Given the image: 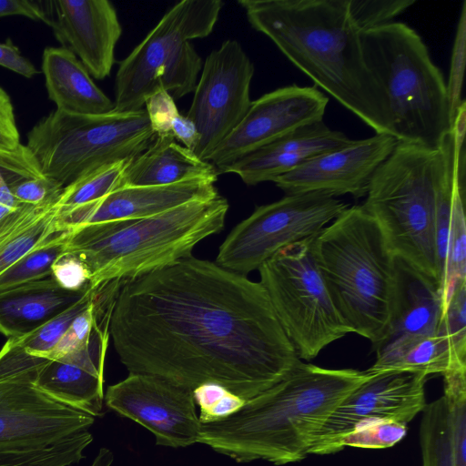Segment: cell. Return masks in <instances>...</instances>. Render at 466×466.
Here are the masks:
<instances>
[{"label": "cell", "instance_id": "obj_29", "mask_svg": "<svg viewBox=\"0 0 466 466\" xmlns=\"http://www.w3.org/2000/svg\"><path fill=\"white\" fill-rule=\"evenodd\" d=\"M68 229L34 248L0 275V290L52 276L56 260L66 252Z\"/></svg>", "mask_w": 466, "mask_h": 466}, {"label": "cell", "instance_id": "obj_42", "mask_svg": "<svg viewBox=\"0 0 466 466\" xmlns=\"http://www.w3.org/2000/svg\"><path fill=\"white\" fill-rule=\"evenodd\" d=\"M52 277L65 289L82 291L89 286L90 272L75 254L65 252L54 263Z\"/></svg>", "mask_w": 466, "mask_h": 466}, {"label": "cell", "instance_id": "obj_15", "mask_svg": "<svg viewBox=\"0 0 466 466\" xmlns=\"http://www.w3.org/2000/svg\"><path fill=\"white\" fill-rule=\"evenodd\" d=\"M328 104L329 97L316 86L290 85L266 93L251 102L208 161L218 170L303 126L322 121Z\"/></svg>", "mask_w": 466, "mask_h": 466}, {"label": "cell", "instance_id": "obj_3", "mask_svg": "<svg viewBox=\"0 0 466 466\" xmlns=\"http://www.w3.org/2000/svg\"><path fill=\"white\" fill-rule=\"evenodd\" d=\"M370 375L301 361L283 380L226 420L201 424L198 443L238 462L303 460L327 419Z\"/></svg>", "mask_w": 466, "mask_h": 466}, {"label": "cell", "instance_id": "obj_5", "mask_svg": "<svg viewBox=\"0 0 466 466\" xmlns=\"http://www.w3.org/2000/svg\"><path fill=\"white\" fill-rule=\"evenodd\" d=\"M311 248L342 319L376 350L389 333L396 283V258L378 224L361 205L348 207Z\"/></svg>", "mask_w": 466, "mask_h": 466}, {"label": "cell", "instance_id": "obj_36", "mask_svg": "<svg viewBox=\"0 0 466 466\" xmlns=\"http://www.w3.org/2000/svg\"><path fill=\"white\" fill-rule=\"evenodd\" d=\"M350 16L361 33L392 22L413 0H347Z\"/></svg>", "mask_w": 466, "mask_h": 466}, {"label": "cell", "instance_id": "obj_50", "mask_svg": "<svg viewBox=\"0 0 466 466\" xmlns=\"http://www.w3.org/2000/svg\"><path fill=\"white\" fill-rule=\"evenodd\" d=\"M451 132L453 137L455 157L464 148L466 132V101L463 99L457 109Z\"/></svg>", "mask_w": 466, "mask_h": 466}, {"label": "cell", "instance_id": "obj_6", "mask_svg": "<svg viewBox=\"0 0 466 466\" xmlns=\"http://www.w3.org/2000/svg\"><path fill=\"white\" fill-rule=\"evenodd\" d=\"M360 36L365 62L386 94L392 136L438 148L451 129L447 88L420 35L391 22Z\"/></svg>", "mask_w": 466, "mask_h": 466}, {"label": "cell", "instance_id": "obj_28", "mask_svg": "<svg viewBox=\"0 0 466 466\" xmlns=\"http://www.w3.org/2000/svg\"><path fill=\"white\" fill-rule=\"evenodd\" d=\"M57 199L42 204L26 223L0 243V275L34 248L65 229Z\"/></svg>", "mask_w": 466, "mask_h": 466}, {"label": "cell", "instance_id": "obj_21", "mask_svg": "<svg viewBox=\"0 0 466 466\" xmlns=\"http://www.w3.org/2000/svg\"><path fill=\"white\" fill-rule=\"evenodd\" d=\"M352 142L344 133L319 121L303 126L219 168L234 173L248 185L273 182L309 160Z\"/></svg>", "mask_w": 466, "mask_h": 466}, {"label": "cell", "instance_id": "obj_26", "mask_svg": "<svg viewBox=\"0 0 466 466\" xmlns=\"http://www.w3.org/2000/svg\"><path fill=\"white\" fill-rule=\"evenodd\" d=\"M375 351L376 360L366 370L369 374L410 371L428 377L466 368L456 360L442 327L435 334L403 335L388 339Z\"/></svg>", "mask_w": 466, "mask_h": 466}, {"label": "cell", "instance_id": "obj_49", "mask_svg": "<svg viewBox=\"0 0 466 466\" xmlns=\"http://www.w3.org/2000/svg\"><path fill=\"white\" fill-rule=\"evenodd\" d=\"M171 134L175 139L194 152L198 141V133L195 124L187 116L179 113L175 117L171 125Z\"/></svg>", "mask_w": 466, "mask_h": 466}, {"label": "cell", "instance_id": "obj_25", "mask_svg": "<svg viewBox=\"0 0 466 466\" xmlns=\"http://www.w3.org/2000/svg\"><path fill=\"white\" fill-rule=\"evenodd\" d=\"M218 176L213 164L177 144L172 134H166L156 136L153 143L130 161L123 187L167 186L193 179L216 182Z\"/></svg>", "mask_w": 466, "mask_h": 466}, {"label": "cell", "instance_id": "obj_38", "mask_svg": "<svg viewBox=\"0 0 466 466\" xmlns=\"http://www.w3.org/2000/svg\"><path fill=\"white\" fill-rule=\"evenodd\" d=\"M407 432V425L387 420H378L362 425L346 436L341 448L347 446L364 449H384L394 446Z\"/></svg>", "mask_w": 466, "mask_h": 466}, {"label": "cell", "instance_id": "obj_43", "mask_svg": "<svg viewBox=\"0 0 466 466\" xmlns=\"http://www.w3.org/2000/svg\"><path fill=\"white\" fill-rule=\"evenodd\" d=\"M43 175L34 157L25 147L20 145L16 149L0 150V182L6 185L22 177Z\"/></svg>", "mask_w": 466, "mask_h": 466}, {"label": "cell", "instance_id": "obj_44", "mask_svg": "<svg viewBox=\"0 0 466 466\" xmlns=\"http://www.w3.org/2000/svg\"><path fill=\"white\" fill-rule=\"evenodd\" d=\"M151 127L156 136L171 134V125L179 114L175 99L166 90H157L145 103Z\"/></svg>", "mask_w": 466, "mask_h": 466}, {"label": "cell", "instance_id": "obj_27", "mask_svg": "<svg viewBox=\"0 0 466 466\" xmlns=\"http://www.w3.org/2000/svg\"><path fill=\"white\" fill-rule=\"evenodd\" d=\"M465 147L455 157L454 179L441 290L444 308L456 282L466 279Z\"/></svg>", "mask_w": 466, "mask_h": 466}, {"label": "cell", "instance_id": "obj_48", "mask_svg": "<svg viewBox=\"0 0 466 466\" xmlns=\"http://www.w3.org/2000/svg\"><path fill=\"white\" fill-rule=\"evenodd\" d=\"M0 66L26 78L38 74L35 66L21 54L19 48L11 40L0 43Z\"/></svg>", "mask_w": 466, "mask_h": 466}, {"label": "cell", "instance_id": "obj_16", "mask_svg": "<svg viewBox=\"0 0 466 466\" xmlns=\"http://www.w3.org/2000/svg\"><path fill=\"white\" fill-rule=\"evenodd\" d=\"M95 418L49 398L34 382L0 381V449H44L88 431Z\"/></svg>", "mask_w": 466, "mask_h": 466}, {"label": "cell", "instance_id": "obj_37", "mask_svg": "<svg viewBox=\"0 0 466 466\" xmlns=\"http://www.w3.org/2000/svg\"><path fill=\"white\" fill-rule=\"evenodd\" d=\"M50 360L31 355L10 339L0 350V381H35L39 372Z\"/></svg>", "mask_w": 466, "mask_h": 466}, {"label": "cell", "instance_id": "obj_30", "mask_svg": "<svg viewBox=\"0 0 466 466\" xmlns=\"http://www.w3.org/2000/svg\"><path fill=\"white\" fill-rule=\"evenodd\" d=\"M132 159L105 165L85 174L63 188L57 206L61 210L76 208L122 187L125 171Z\"/></svg>", "mask_w": 466, "mask_h": 466}, {"label": "cell", "instance_id": "obj_46", "mask_svg": "<svg viewBox=\"0 0 466 466\" xmlns=\"http://www.w3.org/2000/svg\"><path fill=\"white\" fill-rule=\"evenodd\" d=\"M24 15L47 24L48 2L32 0H0V17Z\"/></svg>", "mask_w": 466, "mask_h": 466}, {"label": "cell", "instance_id": "obj_18", "mask_svg": "<svg viewBox=\"0 0 466 466\" xmlns=\"http://www.w3.org/2000/svg\"><path fill=\"white\" fill-rule=\"evenodd\" d=\"M63 47L79 58L88 73L102 80L115 64L122 35L116 8L107 0H49L47 24Z\"/></svg>", "mask_w": 466, "mask_h": 466}, {"label": "cell", "instance_id": "obj_22", "mask_svg": "<svg viewBox=\"0 0 466 466\" xmlns=\"http://www.w3.org/2000/svg\"><path fill=\"white\" fill-rule=\"evenodd\" d=\"M444 311L439 282L396 258V283L388 339L431 335L441 329Z\"/></svg>", "mask_w": 466, "mask_h": 466}, {"label": "cell", "instance_id": "obj_9", "mask_svg": "<svg viewBox=\"0 0 466 466\" xmlns=\"http://www.w3.org/2000/svg\"><path fill=\"white\" fill-rule=\"evenodd\" d=\"M145 109L74 115L55 110L27 134L41 173L65 187L102 166L132 159L155 140Z\"/></svg>", "mask_w": 466, "mask_h": 466}, {"label": "cell", "instance_id": "obj_40", "mask_svg": "<svg viewBox=\"0 0 466 466\" xmlns=\"http://www.w3.org/2000/svg\"><path fill=\"white\" fill-rule=\"evenodd\" d=\"M97 313L96 288V296L91 304L74 319L61 339L45 358L56 360L86 347L90 339Z\"/></svg>", "mask_w": 466, "mask_h": 466}, {"label": "cell", "instance_id": "obj_35", "mask_svg": "<svg viewBox=\"0 0 466 466\" xmlns=\"http://www.w3.org/2000/svg\"><path fill=\"white\" fill-rule=\"evenodd\" d=\"M441 327L456 360L466 365V279L455 283L444 308Z\"/></svg>", "mask_w": 466, "mask_h": 466}, {"label": "cell", "instance_id": "obj_1", "mask_svg": "<svg viewBox=\"0 0 466 466\" xmlns=\"http://www.w3.org/2000/svg\"><path fill=\"white\" fill-rule=\"evenodd\" d=\"M109 332L129 372L191 390L217 383L245 400L301 362L259 281L192 256L124 281Z\"/></svg>", "mask_w": 466, "mask_h": 466}, {"label": "cell", "instance_id": "obj_13", "mask_svg": "<svg viewBox=\"0 0 466 466\" xmlns=\"http://www.w3.org/2000/svg\"><path fill=\"white\" fill-rule=\"evenodd\" d=\"M370 376L336 407L316 434L309 454L342 451V440L359 427L387 420L408 424L423 411L427 376L410 371H385Z\"/></svg>", "mask_w": 466, "mask_h": 466}, {"label": "cell", "instance_id": "obj_52", "mask_svg": "<svg viewBox=\"0 0 466 466\" xmlns=\"http://www.w3.org/2000/svg\"><path fill=\"white\" fill-rule=\"evenodd\" d=\"M114 454L107 448H101L89 466H112Z\"/></svg>", "mask_w": 466, "mask_h": 466}, {"label": "cell", "instance_id": "obj_41", "mask_svg": "<svg viewBox=\"0 0 466 466\" xmlns=\"http://www.w3.org/2000/svg\"><path fill=\"white\" fill-rule=\"evenodd\" d=\"M7 186L18 203L34 206L57 199L64 188L44 175L22 177Z\"/></svg>", "mask_w": 466, "mask_h": 466}, {"label": "cell", "instance_id": "obj_20", "mask_svg": "<svg viewBox=\"0 0 466 466\" xmlns=\"http://www.w3.org/2000/svg\"><path fill=\"white\" fill-rule=\"evenodd\" d=\"M218 195L215 182L193 179L167 186L123 187L95 201L59 211L65 229L98 222L154 216Z\"/></svg>", "mask_w": 466, "mask_h": 466}, {"label": "cell", "instance_id": "obj_2", "mask_svg": "<svg viewBox=\"0 0 466 466\" xmlns=\"http://www.w3.org/2000/svg\"><path fill=\"white\" fill-rule=\"evenodd\" d=\"M250 25L376 134L392 136L385 91L369 69L347 0H239ZM393 137V136H392Z\"/></svg>", "mask_w": 466, "mask_h": 466}, {"label": "cell", "instance_id": "obj_17", "mask_svg": "<svg viewBox=\"0 0 466 466\" xmlns=\"http://www.w3.org/2000/svg\"><path fill=\"white\" fill-rule=\"evenodd\" d=\"M397 143L388 134L352 140L309 160L273 183L286 195L321 192L335 198L349 194L360 198L366 196L374 172Z\"/></svg>", "mask_w": 466, "mask_h": 466}, {"label": "cell", "instance_id": "obj_12", "mask_svg": "<svg viewBox=\"0 0 466 466\" xmlns=\"http://www.w3.org/2000/svg\"><path fill=\"white\" fill-rule=\"evenodd\" d=\"M254 66L241 45L224 41L203 63L187 116L195 124L198 141L194 153L209 157L238 126L251 105Z\"/></svg>", "mask_w": 466, "mask_h": 466}, {"label": "cell", "instance_id": "obj_4", "mask_svg": "<svg viewBox=\"0 0 466 466\" xmlns=\"http://www.w3.org/2000/svg\"><path fill=\"white\" fill-rule=\"evenodd\" d=\"M228 208L218 194L150 217L70 228L66 251L86 265L91 288L126 281L191 257L198 242L224 228Z\"/></svg>", "mask_w": 466, "mask_h": 466}, {"label": "cell", "instance_id": "obj_47", "mask_svg": "<svg viewBox=\"0 0 466 466\" xmlns=\"http://www.w3.org/2000/svg\"><path fill=\"white\" fill-rule=\"evenodd\" d=\"M247 400L227 390L212 406L200 411L198 418L201 424L223 420L242 409Z\"/></svg>", "mask_w": 466, "mask_h": 466}, {"label": "cell", "instance_id": "obj_34", "mask_svg": "<svg viewBox=\"0 0 466 466\" xmlns=\"http://www.w3.org/2000/svg\"><path fill=\"white\" fill-rule=\"evenodd\" d=\"M96 288L93 289L90 287L85 295L73 306L33 331L20 337L8 339L25 352L45 358L61 339L74 319L91 304L96 296Z\"/></svg>", "mask_w": 466, "mask_h": 466}, {"label": "cell", "instance_id": "obj_32", "mask_svg": "<svg viewBox=\"0 0 466 466\" xmlns=\"http://www.w3.org/2000/svg\"><path fill=\"white\" fill-rule=\"evenodd\" d=\"M92 441L93 435L86 431L40 450L0 449V466H70L85 457Z\"/></svg>", "mask_w": 466, "mask_h": 466}, {"label": "cell", "instance_id": "obj_19", "mask_svg": "<svg viewBox=\"0 0 466 466\" xmlns=\"http://www.w3.org/2000/svg\"><path fill=\"white\" fill-rule=\"evenodd\" d=\"M110 318L111 312L97 316L87 345L50 360L39 372L35 386L61 404L94 417L100 415Z\"/></svg>", "mask_w": 466, "mask_h": 466}, {"label": "cell", "instance_id": "obj_10", "mask_svg": "<svg viewBox=\"0 0 466 466\" xmlns=\"http://www.w3.org/2000/svg\"><path fill=\"white\" fill-rule=\"evenodd\" d=\"M314 236L280 249L258 268L259 282L281 327L299 359L306 360L351 333L313 257Z\"/></svg>", "mask_w": 466, "mask_h": 466}, {"label": "cell", "instance_id": "obj_33", "mask_svg": "<svg viewBox=\"0 0 466 466\" xmlns=\"http://www.w3.org/2000/svg\"><path fill=\"white\" fill-rule=\"evenodd\" d=\"M442 376L454 466H466V368Z\"/></svg>", "mask_w": 466, "mask_h": 466}, {"label": "cell", "instance_id": "obj_24", "mask_svg": "<svg viewBox=\"0 0 466 466\" xmlns=\"http://www.w3.org/2000/svg\"><path fill=\"white\" fill-rule=\"evenodd\" d=\"M42 71L48 96L57 110L74 115H102L114 110V102L69 49L45 48Z\"/></svg>", "mask_w": 466, "mask_h": 466}, {"label": "cell", "instance_id": "obj_51", "mask_svg": "<svg viewBox=\"0 0 466 466\" xmlns=\"http://www.w3.org/2000/svg\"><path fill=\"white\" fill-rule=\"evenodd\" d=\"M18 203L11 194L8 186L5 181L0 182V218L17 208Z\"/></svg>", "mask_w": 466, "mask_h": 466}, {"label": "cell", "instance_id": "obj_23", "mask_svg": "<svg viewBox=\"0 0 466 466\" xmlns=\"http://www.w3.org/2000/svg\"><path fill=\"white\" fill-rule=\"evenodd\" d=\"M69 291L50 276L0 290V333L25 335L62 313L88 290Z\"/></svg>", "mask_w": 466, "mask_h": 466}, {"label": "cell", "instance_id": "obj_7", "mask_svg": "<svg viewBox=\"0 0 466 466\" xmlns=\"http://www.w3.org/2000/svg\"><path fill=\"white\" fill-rule=\"evenodd\" d=\"M442 166L441 146L398 142L374 172L361 205L393 256L439 284L436 200Z\"/></svg>", "mask_w": 466, "mask_h": 466}, {"label": "cell", "instance_id": "obj_45", "mask_svg": "<svg viewBox=\"0 0 466 466\" xmlns=\"http://www.w3.org/2000/svg\"><path fill=\"white\" fill-rule=\"evenodd\" d=\"M20 145V137L11 98L0 87V150H15Z\"/></svg>", "mask_w": 466, "mask_h": 466}, {"label": "cell", "instance_id": "obj_8", "mask_svg": "<svg viewBox=\"0 0 466 466\" xmlns=\"http://www.w3.org/2000/svg\"><path fill=\"white\" fill-rule=\"evenodd\" d=\"M222 6L220 0H183L173 5L120 63L114 111L141 110L161 89L174 99L194 92L203 63L189 41L211 34Z\"/></svg>", "mask_w": 466, "mask_h": 466}, {"label": "cell", "instance_id": "obj_14", "mask_svg": "<svg viewBox=\"0 0 466 466\" xmlns=\"http://www.w3.org/2000/svg\"><path fill=\"white\" fill-rule=\"evenodd\" d=\"M104 400L110 410L149 431L158 446L198 443L201 422L189 389L155 375L129 372L106 389Z\"/></svg>", "mask_w": 466, "mask_h": 466}, {"label": "cell", "instance_id": "obj_39", "mask_svg": "<svg viewBox=\"0 0 466 466\" xmlns=\"http://www.w3.org/2000/svg\"><path fill=\"white\" fill-rule=\"evenodd\" d=\"M466 59V2L461 5L460 18L458 21L455 38L453 41L452 53L448 82L446 83L451 124L457 113L461 101V90Z\"/></svg>", "mask_w": 466, "mask_h": 466}, {"label": "cell", "instance_id": "obj_31", "mask_svg": "<svg viewBox=\"0 0 466 466\" xmlns=\"http://www.w3.org/2000/svg\"><path fill=\"white\" fill-rule=\"evenodd\" d=\"M422 413L420 427L422 466H454L443 396L427 404Z\"/></svg>", "mask_w": 466, "mask_h": 466}, {"label": "cell", "instance_id": "obj_11", "mask_svg": "<svg viewBox=\"0 0 466 466\" xmlns=\"http://www.w3.org/2000/svg\"><path fill=\"white\" fill-rule=\"evenodd\" d=\"M348 207L321 192L289 194L259 206L228 235L215 263L245 276L280 249L316 235Z\"/></svg>", "mask_w": 466, "mask_h": 466}]
</instances>
